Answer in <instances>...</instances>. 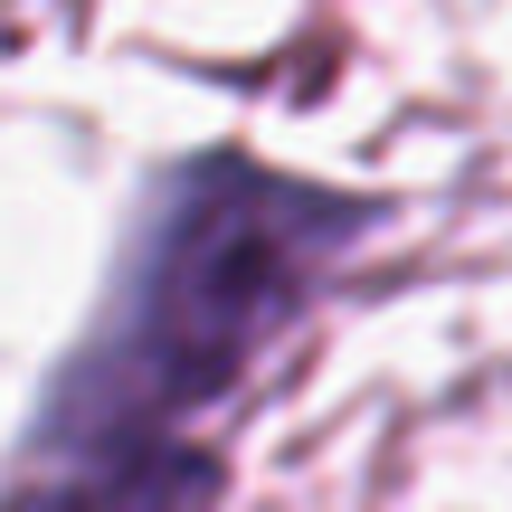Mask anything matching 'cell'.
<instances>
[{"mask_svg":"<svg viewBox=\"0 0 512 512\" xmlns=\"http://www.w3.org/2000/svg\"><path fill=\"white\" fill-rule=\"evenodd\" d=\"M389 228V200L209 143L143 181L86 332L48 370L19 437V475L114 446L190 437L238 399L275 342L332 294L351 247Z\"/></svg>","mask_w":512,"mask_h":512,"instance_id":"1","label":"cell"},{"mask_svg":"<svg viewBox=\"0 0 512 512\" xmlns=\"http://www.w3.org/2000/svg\"><path fill=\"white\" fill-rule=\"evenodd\" d=\"M219 494H228L219 446L152 437V446H114V456L38 465V475H19V494L0 512H219Z\"/></svg>","mask_w":512,"mask_h":512,"instance_id":"2","label":"cell"}]
</instances>
